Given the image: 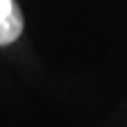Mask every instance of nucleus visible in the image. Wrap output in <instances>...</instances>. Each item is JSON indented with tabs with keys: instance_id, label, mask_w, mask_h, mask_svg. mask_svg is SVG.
I'll return each mask as SVG.
<instances>
[{
	"instance_id": "1",
	"label": "nucleus",
	"mask_w": 127,
	"mask_h": 127,
	"mask_svg": "<svg viewBox=\"0 0 127 127\" xmlns=\"http://www.w3.org/2000/svg\"><path fill=\"white\" fill-rule=\"evenodd\" d=\"M22 27L25 20L16 0H0V47L16 42L22 33Z\"/></svg>"
}]
</instances>
